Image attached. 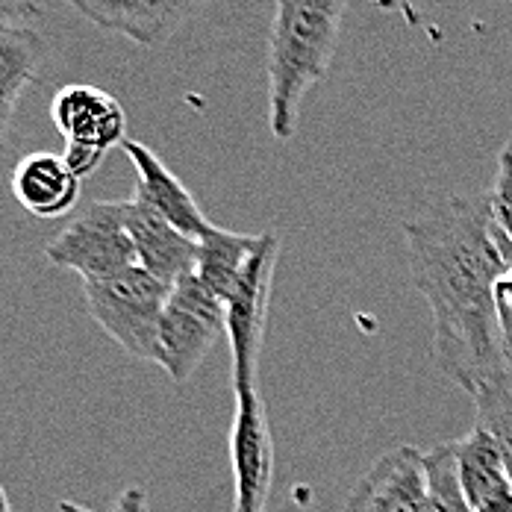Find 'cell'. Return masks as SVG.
<instances>
[{"label":"cell","instance_id":"obj_22","mask_svg":"<svg viewBox=\"0 0 512 512\" xmlns=\"http://www.w3.org/2000/svg\"><path fill=\"white\" fill-rule=\"evenodd\" d=\"M109 512H151V501H148V492L142 486H130L118 495L115 507Z\"/></svg>","mask_w":512,"mask_h":512},{"label":"cell","instance_id":"obj_25","mask_svg":"<svg viewBox=\"0 0 512 512\" xmlns=\"http://www.w3.org/2000/svg\"><path fill=\"white\" fill-rule=\"evenodd\" d=\"M0 512H12V501H9V495H6V489H3V483H0Z\"/></svg>","mask_w":512,"mask_h":512},{"label":"cell","instance_id":"obj_5","mask_svg":"<svg viewBox=\"0 0 512 512\" xmlns=\"http://www.w3.org/2000/svg\"><path fill=\"white\" fill-rule=\"evenodd\" d=\"M224 336V304L189 274L171 286L159 321V368L183 386Z\"/></svg>","mask_w":512,"mask_h":512},{"label":"cell","instance_id":"obj_16","mask_svg":"<svg viewBox=\"0 0 512 512\" xmlns=\"http://www.w3.org/2000/svg\"><path fill=\"white\" fill-rule=\"evenodd\" d=\"M256 248H259V236L233 233V230L209 224L204 236H198L195 277L221 304H227V298L239 286Z\"/></svg>","mask_w":512,"mask_h":512},{"label":"cell","instance_id":"obj_13","mask_svg":"<svg viewBox=\"0 0 512 512\" xmlns=\"http://www.w3.org/2000/svg\"><path fill=\"white\" fill-rule=\"evenodd\" d=\"M80 183L83 180L68 168L62 154L53 151L21 156L9 177L15 201L42 221L65 218L80 204Z\"/></svg>","mask_w":512,"mask_h":512},{"label":"cell","instance_id":"obj_19","mask_svg":"<svg viewBox=\"0 0 512 512\" xmlns=\"http://www.w3.org/2000/svg\"><path fill=\"white\" fill-rule=\"evenodd\" d=\"M486 201H489V212H492L495 227L501 230V236L512 245V142H507L501 148L498 174H495L492 189L486 192Z\"/></svg>","mask_w":512,"mask_h":512},{"label":"cell","instance_id":"obj_14","mask_svg":"<svg viewBox=\"0 0 512 512\" xmlns=\"http://www.w3.org/2000/svg\"><path fill=\"white\" fill-rule=\"evenodd\" d=\"M48 53L51 48L39 30L27 24H0V151H6L18 101L36 83Z\"/></svg>","mask_w":512,"mask_h":512},{"label":"cell","instance_id":"obj_3","mask_svg":"<svg viewBox=\"0 0 512 512\" xmlns=\"http://www.w3.org/2000/svg\"><path fill=\"white\" fill-rule=\"evenodd\" d=\"M171 286L133 265L121 274L86 280L83 301L103 333L130 357L159 362V321Z\"/></svg>","mask_w":512,"mask_h":512},{"label":"cell","instance_id":"obj_26","mask_svg":"<svg viewBox=\"0 0 512 512\" xmlns=\"http://www.w3.org/2000/svg\"><path fill=\"white\" fill-rule=\"evenodd\" d=\"M230 512H245V510H239V507H233V510H230Z\"/></svg>","mask_w":512,"mask_h":512},{"label":"cell","instance_id":"obj_23","mask_svg":"<svg viewBox=\"0 0 512 512\" xmlns=\"http://www.w3.org/2000/svg\"><path fill=\"white\" fill-rule=\"evenodd\" d=\"M474 512H512V489L504 495H495L489 498L486 504H480Z\"/></svg>","mask_w":512,"mask_h":512},{"label":"cell","instance_id":"obj_4","mask_svg":"<svg viewBox=\"0 0 512 512\" xmlns=\"http://www.w3.org/2000/svg\"><path fill=\"white\" fill-rule=\"evenodd\" d=\"M51 121L65 139L62 159L86 180L103 165L112 148L127 142V112L115 95L89 83L62 86L51 101Z\"/></svg>","mask_w":512,"mask_h":512},{"label":"cell","instance_id":"obj_9","mask_svg":"<svg viewBox=\"0 0 512 512\" xmlns=\"http://www.w3.org/2000/svg\"><path fill=\"white\" fill-rule=\"evenodd\" d=\"M342 512H430L424 454L410 445L383 454L362 474Z\"/></svg>","mask_w":512,"mask_h":512},{"label":"cell","instance_id":"obj_21","mask_svg":"<svg viewBox=\"0 0 512 512\" xmlns=\"http://www.w3.org/2000/svg\"><path fill=\"white\" fill-rule=\"evenodd\" d=\"M51 0H0V24H15L21 18H33L48 12Z\"/></svg>","mask_w":512,"mask_h":512},{"label":"cell","instance_id":"obj_18","mask_svg":"<svg viewBox=\"0 0 512 512\" xmlns=\"http://www.w3.org/2000/svg\"><path fill=\"white\" fill-rule=\"evenodd\" d=\"M424 465H427V486H430V512H471L457 480L454 442L427 451Z\"/></svg>","mask_w":512,"mask_h":512},{"label":"cell","instance_id":"obj_6","mask_svg":"<svg viewBox=\"0 0 512 512\" xmlns=\"http://www.w3.org/2000/svg\"><path fill=\"white\" fill-rule=\"evenodd\" d=\"M48 262L86 280H103L136 265V248L124 221V201L89 204L45 248Z\"/></svg>","mask_w":512,"mask_h":512},{"label":"cell","instance_id":"obj_7","mask_svg":"<svg viewBox=\"0 0 512 512\" xmlns=\"http://www.w3.org/2000/svg\"><path fill=\"white\" fill-rule=\"evenodd\" d=\"M280 256V239L274 233L259 236V248L251 256L239 286L224 304V339L230 345L233 359V395L256 389V365L265 339L268 324V301H271V283L274 268Z\"/></svg>","mask_w":512,"mask_h":512},{"label":"cell","instance_id":"obj_10","mask_svg":"<svg viewBox=\"0 0 512 512\" xmlns=\"http://www.w3.org/2000/svg\"><path fill=\"white\" fill-rule=\"evenodd\" d=\"M74 12L106 33H118L139 48L165 45L206 0H65Z\"/></svg>","mask_w":512,"mask_h":512},{"label":"cell","instance_id":"obj_24","mask_svg":"<svg viewBox=\"0 0 512 512\" xmlns=\"http://www.w3.org/2000/svg\"><path fill=\"white\" fill-rule=\"evenodd\" d=\"M53 512H92L89 507H83V504H77V501H59Z\"/></svg>","mask_w":512,"mask_h":512},{"label":"cell","instance_id":"obj_11","mask_svg":"<svg viewBox=\"0 0 512 512\" xmlns=\"http://www.w3.org/2000/svg\"><path fill=\"white\" fill-rule=\"evenodd\" d=\"M124 221L136 248L139 268H145L168 286L195 274L198 239L180 233L171 221H165L156 209L139 198L124 201Z\"/></svg>","mask_w":512,"mask_h":512},{"label":"cell","instance_id":"obj_1","mask_svg":"<svg viewBox=\"0 0 512 512\" xmlns=\"http://www.w3.org/2000/svg\"><path fill=\"white\" fill-rule=\"evenodd\" d=\"M412 283L433 315L439 371L468 395L504 365L495 283L512 245L486 195H451L404 221Z\"/></svg>","mask_w":512,"mask_h":512},{"label":"cell","instance_id":"obj_17","mask_svg":"<svg viewBox=\"0 0 512 512\" xmlns=\"http://www.w3.org/2000/svg\"><path fill=\"white\" fill-rule=\"evenodd\" d=\"M471 401L477 407V424L486 427L504 451L512 480V371L501 368L498 374L486 377L474 392Z\"/></svg>","mask_w":512,"mask_h":512},{"label":"cell","instance_id":"obj_15","mask_svg":"<svg viewBox=\"0 0 512 512\" xmlns=\"http://www.w3.org/2000/svg\"><path fill=\"white\" fill-rule=\"evenodd\" d=\"M454 460H457V480L471 512L486 504L489 498L512 489L504 451L486 427L474 424V430L465 439L454 442Z\"/></svg>","mask_w":512,"mask_h":512},{"label":"cell","instance_id":"obj_12","mask_svg":"<svg viewBox=\"0 0 512 512\" xmlns=\"http://www.w3.org/2000/svg\"><path fill=\"white\" fill-rule=\"evenodd\" d=\"M121 151L127 154V159L136 168V198L156 209L180 233H186L192 239L204 236L212 221L204 215L195 195L183 186V180L148 145H142L136 139H127L121 145Z\"/></svg>","mask_w":512,"mask_h":512},{"label":"cell","instance_id":"obj_20","mask_svg":"<svg viewBox=\"0 0 512 512\" xmlns=\"http://www.w3.org/2000/svg\"><path fill=\"white\" fill-rule=\"evenodd\" d=\"M495 309H498V330H501V354L504 365L512 371V254L504 274L495 283Z\"/></svg>","mask_w":512,"mask_h":512},{"label":"cell","instance_id":"obj_8","mask_svg":"<svg viewBox=\"0 0 512 512\" xmlns=\"http://www.w3.org/2000/svg\"><path fill=\"white\" fill-rule=\"evenodd\" d=\"M230 465L236 486L233 507L265 512L274 480V439L259 389L236 392V412L230 424Z\"/></svg>","mask_w":512,"mask_h":512},{"label":"cell","instance_id":"obj_2","mask_svg":"<svg viewBox=\"0 0 512 512\" xmlns=\"http://www.w3.org/2000/svg\"><path fill=\"white\" fill-rule=\"evenodd\" d=\"M348 0H274L268 30V127L286 142L298 133L301 103L318 86L339 45Z\"/></svg>","mask_w":512,"mask_h":512}]
</instances>
